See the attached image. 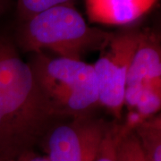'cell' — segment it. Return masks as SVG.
<instances>
[{
  "mask_svg": "<svg viewBox=\"0 0 161 161\" xmlns=\"http://www.w3.org/2000/svg\"><path fill=\"white\" fill-rule=\"evenodd\" d=\"M58 119L30 64L0 36V161L34 150Z\"/></svg>",
  "mask_w": 161,
  "mask_h": 161,
  "instance_id": "6da1fadb",
  "label": "cell"
},
{
  "mask_svg": "<svg viewBox=\"0 0 161 161\" xmlns=\"http://www.w3.org/2000/svg\"><path fill=\"white\" fill-rule=\"evenodd\" d=\"M112 34L89 26L75 8L64 4L25 21L19 43L26 51L50 49L60 58L81 60L89 52L100 51Z\"/></svg>",
  "mask_w": 161,
  "mask_h": 161,
  "instance_id": "7a4b0ae2",
  "label": "cell"
},
{
  "mask_svg": "<svg viewBox=\"0 0 161 161\" xmlns=\"http://www.w3.org/2000/svg\"><path fill=\"white\" fill-rule=\"evenodd\" d=\"M30 64L40 90L59 118L88 116L98 102L93 65L82 60L35 53Z\"/></svg>",
  "mask_w": 161,
  "mask_h": 161,
  "instance_id": "3957f363",
  "label": "cell"
},
{
  "mask_svg": "<svg viewBox=\"0 0 161 161\" xmlns=\"http://www.w3.org/2000/svg\"><path fill=\"white\" fill-rule=\"evenodd\" d=\"M140 31L112 34L93 65L98 86V102L120 117L125 105L126 77L138 46Z\"/></svg>",
  "mask_w": 161,
  "mask_h": 161,
  "instance_id": "277c9868",
  "label": "cell"
},
{
  "mask_svg": "<svg viewBox=\"0 0 161 161\" xmlns=\"http://www.w3.org/2000/svg\"><path fill=\"white\" fill-rule=\"evenodd\" d=\"M108 126L89 116L54 124L43 138L46 157L49 161H95Z\"/></svg>",
  "mask_w": 161,
  "mask_h": 161,
  "instance_id": "5b68a950",
  "label": "cell"
},
{
  "mask_svg": "<svg viewBox=\"0 0 161 161\" xmlns=\"http://www.w3.org/2000/svg\"><path fill=\"white\" fill-rule=\"evenodd\" d=\"M161 86V52L155 35L140 31L137 48L132 57L126 77V87Z\"/></svg>",
  "mask_w": 161,
  "mask_h": 161,
  "instance_id": "8992f818",
  "label": "cell"
},
{
  "mask_svg": "<svg viewBox=\"0 0 161 161\" xmlns=\"http://www.w3.org/2000/svg\"><path fill=\"white\" fill-rule=\"evenodd\" d=\"M157 0H85L92 23L125 25L133 23L150 10Z\"/></svg>",
  "mask_w": 161,
  "mask_h": 161,
  "instance_id": "52a82bcc",
  "label": "cell"
},
{
  "mask_svg": "<svg viewBox=\"0 0 161 161\" xmlns=\"http://www.w3.org/2000/svg\"><path fill=\"white\" fill-rule=\"evenodd\" d=\"M149 161H161L160 116L153 115L132 128Z\"/></svg>",
  "mask_w": 161,
  "mask_h": 161,
  "instance_id": "ba28073f",
  "label": "cell"
},
{
  "mask_svg": "<svg viewBox=\"0 0 161 161\" xmlns=\"http://www.w3.org/2000/svg\"><path fill=\"white\" fill-rule=\"evenodd\" d=\"M68 2L69 0H17L18 14L25 22L41 12Z\"/></svg>",
  "mask_w": 161,
  "mask_h": 161,
  "instance_id": "9c48e42d",
  "label": "cell"
},
{
  "mask_svg": "<svg viewBox=\"0 0 161 161\" xmlns=\"http://www.w3.org/2000/svg\"><path fill=\"white\" fill-rule=\"evenodd\" d=\"M122 125L108 124L95 161H115V146Z\"/></svg>",
  "mask_w": 161,
  "mask_h": 161,
  "instance_id": "30bf717a",
  "label": "cell"
},
{
  "mask_svg": "<svg viewBox=\"0 0 161 161\" xmlns=\"http://www.w3.org/2000/svg\"><path fill=\"white\" fill-rule=\"evenodd\" d=\"M9 161H49L46 156H41L37 154L34 150L25 152L17 158Z\"/></svg>",
  "mask_w": 161,
  "mask_h": 161,
  "instance_id": "8fae6325",
  "label": "cell"
},
{
  "mask_svg": "<svg viewBox=\"0 0 161 161\" xmlns=\"http://www.w3.org/2000/svg\"><path fill=\"white\" fill-rule=\"evenodd\" d=\"M4 1H5V0H0V6H2V4L4 3Z\"/></svg>",
  "mask_w": 161,
  "mask_h": 161,
  "instance_id": "7c38bea8",
  "label": "cell"
}]
</instances>
